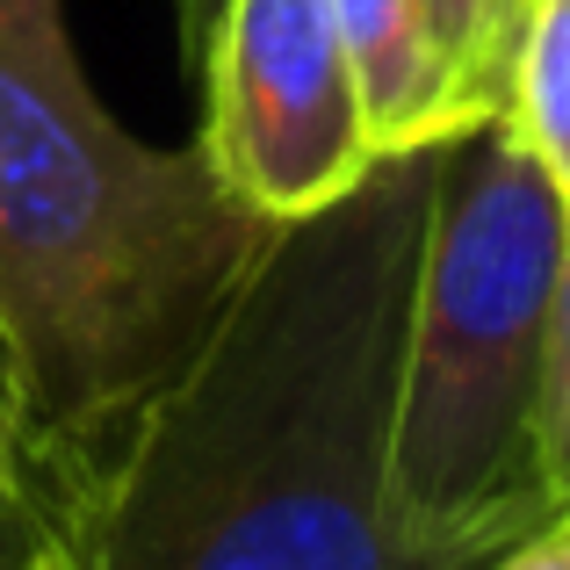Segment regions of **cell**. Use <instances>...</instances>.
I'll return each mask as SVG.
<instances>
[{
  "mask_svg": "<svg viewBox=\"0 0 570 570\" xmlns=\"http://www.w3.org/2000/svg\"><path fill=\"white\" fill-rule=\"evenodd\" d=\"M195 153L261 224L318 217L383 167L325 0H224Z\"/></svg>",
  "mask_w": 570,
  "mask_h": 570,
  "instance_id": "4",
  "label": "cell"
},
{
  "mask_svg": "<svg viewBox=\"0 0 570 570\" xmlns=\"http://www.w3.org/2000/svg\"><path fill=\"white\" fill-rule=\"evenodd\" d=\"M426 8V29L441 43L448 72H455L462 101H470L476 124H491L505 101V66H513V37L528 0H419Z\"/></svg>",
  "mask_w": 570,
  "mask_h": 570,
  "instance_id": "8",
  "label": "cell"
},
{
  "mask_svg": "<svg viewBox=\"0 0 570 570\" xmlns=\"http://www.w3.org/2000/svg\"><path fill=\"white\" fill-rule=\"evenodd\" d=\"M534 484L549 505H570V253L557 296H549V333H542V390H534Z\"/></svg>",
  "mask_w": 570,
  "mask_h": 570,
  "instance_id": "9",
  "label": "cell"
},
{
  "mask_svg": "<svg viewBox=\"0 0 570 570\" xmlns=\"http://www.w3.org/2000/svg\"><path fill=\"white\" fill-rule=\"evenodd\" d=\"M484 570H570V505L542 528H528L520 542H505Z\"/></svg>",
  "mask_w": 570,
  "mask_h": 570,
  "instance_id": "10",
  "label": "cell"
},
{
  "mask_svg": "<svg viewBox=\"0 0 570 570\" xmlns=\"http://www.w3.org/2000/svg\"><path fill=\"white\" fill-rule=\"evenodd\" d=\"M87 484L22 426L8 397H0V570H29L80 534Z\"/></svg>",
  "mask_w": 570,
  "mask_h": 570,
  "instance_id": "7",
  "label": "cell"
},
{
  "mask_svg": "<svg viewBox=\"0 0 570 570\" xmlns=\"http://www.w3.org/2000/svg\"><path fill=\"white\" fill-rule=\"evenodd\" d=\"M267 232L195 145L116 124L66 0H0V362L22 426L80 484L203 347Z\"/></svg>",
  "mask_w": 570,
  "mask_h": 570,
  "instance_id": "2",
  "label": "cell"
},
{
  "mask_svg": "<svg viewBox=\"0 0 570 570\" xmlns=\"http://www.w3.org/2000/svg\"><path fill=\"white\" fill-rule=\"evenodd\" d=\"M433 153H397L304 224H275L203 347L95 470L72 570H484L390 499L397 333Z\"/></svg>",
  "mask_w": 570,
  "mask_h": 570,
  "instance_id": "1",
  "label": "cell"
},
{
  "mask_svg": "<svg viewBox=\"0 0 570 570\" xmlns=\"http://www.w3.org/2000/svg\"><path fill=\"white\" fill-rule=\"evenodd\" d=\"M0 397H8V362H0ZM8 404H14V397H8Z\"/></svg>",
  "mask_w": 570,
  "mask_h": 570,
  "instance_id": "12",
  "label": "cell"
},
{
  "mask_svg": "<svg viewBox=\"0 0 570 570\" xmlns=\"http://www.w3.org/2000/svg\"><path fill=\"white\" fill-rule=\"evenodd\" d=\"M29 570H72V549H58V557H43V563H29Z\"/></svg>",
  "mask_w": 570,
  "mask_h": 570,
  "instance_id": "11",
  "label": "cell"
},
{
  "mask_svg": "<svg viewBox=\"0 0 570 570\" xmlns=\"http://www.w3.org/2000/svg\"><path fill=\"white\" fill-rule=\"evenodd\" d=\"M499 124L513 130V145L549 174V188L570 209V0H528Z\"/></svg>",
  "mask_w": 570,
  "mask_h": 570,
  "instance_id": "6",
  "label": "cell"
},
{
  "mask_svg": "<svg viewBox=\"0 0 570 570\" xmlns=\"http://www.w3.org/2000/svg\"><path fill=\"white\" fill-rule=\"evenodd\" d=\"M325 14L347 43L376 159L433 153V145H455L462 130H476L419 0H325Z\"/></svg>",
  "mask_w": 570,
  "mask_h": 570,
  "instance_id": "5",
  "label": "cell"
},
{
  "mask_svg": "<svg viewBox=\"0 0 570 570\" xmlns=\"http://www.w3.org/2000/svg\"><path fill=\"white\" fill-rule=\"evenodd\" d=\"M563 253V195L499 116L441 145L390 390V499L419 534L505 549L557 520L534 484V390Z\"/></svg>",
  "mask_w": 570,
  "mask_h": 570,
  "instance_id": "3",
  "label": "cell"
}]
</instances>
